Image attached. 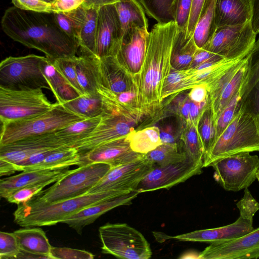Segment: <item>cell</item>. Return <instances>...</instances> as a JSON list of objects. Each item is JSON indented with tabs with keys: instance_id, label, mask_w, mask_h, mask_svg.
<instances>
[{
	"instance_id": "6da1fadb",
	"label": "cell",
	"mask_w": 259,
	"mask_h": 259,
	"mask_svg": "<svg viewBox=\"0 0 259 259\" xmlns=\"http://www.w3.org/2000/svg\"><path fill=\"white\" fill-rule=\"evenodd\" d=\"M4 32L23 45L42 52L52 61L74 57L78 42L64 32L57 24L53 12L8 8L1 21Z\"/></svg>"
},
{
	"instance_id": "7a4b0ae2",
	"label": "cell",
	"mask_w": 259,
	"mask_h": 259,
	"mask_svg": "<svg viewBox=\"0 0 259 259\" xmlns=\"http://www.w3.org/2000/svg\"><path fill=\"white\" fill-rule=\"evenodd\" d=\"M177 31L175 21L157 23L149 32L146 52L138 79V104L144 117L161 105V92L172 68L171 56Z\"/></svg>"
},
{
	"instance_id": "3957f363",
	"label": "cell",
	"mask_w": 259,
	"mask_h": 259,
	"mask_svg": "<svg viewBox=\"0 0 259 259\" xmlns=\"http://www.w3.org/2000/svg\"><path fill=\"white\" fill-rule=\"evenodd\" d=\"M127 193L106 191L83 195L51 203L28 201L18 205L14 221L23 227L55 225L91 205Z\"/></svg>"
},
{
	"instance_id": "277c9868",
	"label": "cell",
	"mask_w": 259,
	"mask_h": 259,
	"mask_svg": "<svg viewBox=\"0 0 259 259\" xmlns=\"http://www.w3.org/2000/svg\"><path fill=\"white\" fill-rule=\"evenodd\" d=\"M259 151V116L241 107L214 143L203 164L211 166L230 155Z\"/></svg>"
},
{
	"instance_id": "5b68a950",
	"label": "cell",
	"mask_w": 259,
	"mask_h": 259,
	"mask_svg": "<svg viewBox=\"0 0 259 259\" xmlns=\"http://www.w3.org/2000/svg\"><path fill=\"white\" fill-rule=\"evenodd\" d=\"M108 164L94 162L71 169L54 184L42 190L30 200L36 203H51L87 194L111 168Z\"/></svg>"
},
{
	"instance_id": "8992f818",
	"label": "cell",
	"mask_w": 259,
	"mask_h": 259,
	"mask_svg": "<svg viewBox=\"0 0 259 259\" xmlns=\"http://www.w3.org/2000/svg\"><path fill=\"white\" fill-rule=\"evenodd\" d=\"M85 119L67 110L57 102L49 111L39 115L2 124L0 145L28 137L47 134Z\"/></svg>"
},
{
	"instance_id": "52a82bcc",
	"label": "cell",
	"mask_w": 259,
	"mask_h": 259,
	"mask_svg": "<svg viewBox=\"0 0 259 259\" xmlns=\"http://www.w3.org/2000/svg\"><path fill=\"white\" fill-rule=\"evenodd\" d=\"M102 252L126 259L151 257L150 245L143 234L125 223H107L99 229Z\"/></svg>"
},
{
	"instance_id": "ba28073f",
	"label": "cell",
	"mask_w": 259,
	"mask_h": 259,
	"mask_svg": "<svg viewBox=\"0 0 259 259\" xmlns=\"http://www.w3.org/2000/svg\"><path fill=\"white\" fill-rule=\"evenodd\" d=\"M42 89L10 88L0 86L2 124L41 114L53 106Z\"/></svg>"
},
{
	"instance_id": "9c48e42d",
	"label": "cell",
	"mask_w": 259,
	"mask_h": 259,
	"mask_svg": "<svg viewBox=\"0 0 259 259\" xmlns=\"http://www.w3.org/2000/svg\"><path fill=\"white\" fill-rule=\"evenodd\" d=\"M256 36L251 21L242 24L222 26L217 28L202 48L226 60H241L251 52Z\"/></svg>"
},
{
	"instance_id": "30bf717a",
	"label": "cell",
	"mask_w": 259,
	"mask_h": 259,
	"mask_svg": "<svg viewBox=\"0 0 259 259\" xmlns=\"http://www.w3.org/2000/svg\"><path fill=\"white\" fill-rule=\"evenodd\" d=\"M45 58L34 54L7 57L0 63V86L50 90L40 68Z\"/></svg>"
},
{
	"instance_id": "8fae6325",
	"label": "cell",
	"mask_w": 259,
	"mask_h": 259,
	"mask_svg": "<svg viewBox=\"0 0 259 259\" xmlns=\"http://www.w3.org/2000/svg\"><path fill=\"white\" fill-rule=\"evenodd\" d=\"M214 178L226 191L237 192L248 188L256 179L259 157L249 152L224 157L214 163Z\"/></svg>"
},
{
	"instance_id": "7c38bea8",
	"label": "cell",
	"mask_w": 259,
	"mask_h": 259,
	"mask_svg": "<svg viewBox=\"0 0 259 259\" xmlns=\"http://www.w3.org/2000/svg\"><path fill=\"white\" fill-rule=\"evenodd\" d=\"M67 146L55 132L28 137L0 145V176L11 175L16 171L14 165L31 155L45 150Z\"/></svg>"
},
{
	"instance_id": "4fadbf2b",
	"label": "cell",
	"mask_w": 259,
	"mask_h": 259,
	"mask_svg": "<svg viewBox=\"0 0 259 259\" xmlns=\"http://www.w3.org/2000/svg\"><path fill=\"white\" fill-rule=\"evenodd\" d=\"M145 154L134 161L111 167L87 194L111 191L129 193L136 190L141 181L154 167Z\"/></svg>"
},
{
	"instance_id": "5bb4252c",
	"label": "cell",
	"mask_w": 259,
	"mask_h": 259,
	"mask_svg": "<svg viewBox=\"0 0 259 259\" xmlns=\"http://www.w3.org/2000/svg\"><path fill=\"white\" fill-rule=\"evenodd\" d=\"M202 164L187 157L183 161L154 167L141 181L136 191L139 193L169 189L202 172Z\"/></svg>"
},
{
	"instance_id": "9a60e30c",
	"label": "cell",
	"mask_w": 259,
	"mask_h": 259,
	"mask_svg": "<svg viewBox=\"0 0 259 259\" xmlns=\"http://www.w3.org/2000/svg\"><path fill=\"white\" fill-rule=\"evenodd\" d=\"M100 123L85 138L73 145L80 155L107 142L127 137L137 124L119 115L104 110Z\"/></svg>"
},
{
	"instance_id": "2e32d148",
	"label": "cell",
	"mask_w": 259,
	"mask_h": 259,
	"mask_svg": "<svg viewBox=\"0 0 259 259\" xmlns=\"http://www.w3.org/2000/svg\"><path fill=\"white\" fill-rule=\"evenodd\" d=\"M200 259L259 258V227L236 238L210 243L198 254Z\"/></svg>"
},
{
	"instance_id": "e0dca14e",
	"label": "cell",
	"mask_w": 259,
	"mask_h": 259,
	"mask_svg": "<svg viewBox=\"0 0 259 259\" xmlns=\"http://www.w3.org/2000/svg\"><path fill=\"white\" fill-rule=\"evenodd\" d=\"M123 32L114 5L98 10L95 55L99 58L116 56L120 47Z\"/></svg>"
},
{
	"instance_id": "ac0fdd59",
	"label": "cell",
	"mask_w": 259,
	"mask_h": 259,
	"mask_svg": "<svg viewBox=\"0 0 259 259\" xmlns=\"http://www.w3.org/2000/svg\"><path fill=\"white\" fill-rule=\"evenodd\" d=\"M144 155L134 151L127 137L103 144L80 155L78 166L94 162L107 163L112 167L138 159Z\"/></svg>"
},
{
	"instance_id": "d6986e66",
	"label": "cell",
	"mask_w": 259,
	"mask_h": 259,
	"mask_svg": "<svg viewBox=\"0 0 259 259\" xmlns=\"http://www.w3.org/2000/svg\"><path fill=\"white\" fill-rule=\"evenodd\" d=\"M149 37L146 28H136L123 36L116 57L119 63L137 80L145 58Z\"/></svg>"
},
{
	"instance_id": "ffe728a7",
	"label": "cell",
	"mask_w": 259,
	"mask_h": 259,
	"mask_svg": "<svg viewBox=\"0 0 259 259\" xmlns=\"http://www.w3.org/2000/svg\"><path fill=\"white\" fill-rule=\"evenodd\" d=\"M139 194L135 190L100 201L84 208L61 223L67 224L80 234L85 226L93 223L101 215L115 207L130 204Z\"/></svg>"
},
{
	"instance_id": "44dd1931",
	"label": "cell",
	"mask_w": 259,
	"mask_h": 259,
	"mask_svg": "<svg viewBox=\"0 0 259 259\" xmlns=\"http://www.w3.org/2000/svg\"><path fill=\"white\" fill-rule=\"evenodd\" d=\"M71 170L68 168L27 170L2 179L0 181L1 197L6 199L15 191L26 186L44 183L49 185L57 181Z\"/></svg>"
},
{
	"instance_id": "7402d4cb",
	"label": "cell",
	"mask_w": 259,
	"mask_h": 259,
	"mask_svg": "<svg viewBox=\"0 0 259 259\" xmlns=\"http://www.w3.org/2000/svg\"><path fill=\"white\" fill-rule=\"evenodd\" d=\"M253 229V221L239 216L235 222L228 225L196 230L170 238L184 241L211 243L237 238L251 231Z\"/></svg>"
},
{
	"instance_id": "603a6c76",
	"label": "cell",
	"mask_w": 259,
	"mask_h": 259,
	"mask_svg": "<svg viewBox=\"0 0 259 259\" xmlns=\"http://www.w3.org/2000/svg\"><path fill=\"white\" fill-rule=\"evenodd\" d=\"M100 59L101 85L116 93L138 90V80L118 61L115 56Z\"/></svg>"
},
{
	"instance_id": "cb8c5ba5",
	"label": "cell",
	"mask_w": 259,
	"mask_h": 259,
	"mask_svg": "<svg viewBox=\"0 0 259 259\" xmlns=\"http://www.w3.org/2000/svg\"><path fill=\"white\" fill-rule=\"evenodd\" d=\"M217 28L242 24L251 18L250 0H215Z\"/></svg>"
},
{
	"instance_id": "d4e9b609",
	"label": "cell",
	"mask_w": 259,
	"mask_h": 259,
	"mask_svg": "<svg viewBox=\"0 0 259 259\" xmlns=\"http://www.w3.org/2000/svg\"><path fill=\"white\" fill-rule=\"evenodd\" d=\"M75 59L77 80L84 95L98 93L101 85L100 59L94 55H81Z\"/></svg>"
},
{
	"instance_id": "484cf974",
	"label": "cell",
	"mask_w": 259,
	"mask_h": 259,
	"mask_svg": "<svg viewBox=\"0 0 259 259\" xmlns=\"http://www.w3.org/2000/svg\"><path fill=\"white\" fill-rule=\"evenodd\" d=\"M250 73L249 55L244 58L217 100L210 106L214 120L232 99L240 92L243 95Z\"/></svg>"
},
{
	"instance_id": "4316f807",
	"label": "cell",
	"mask_w": 259,
	"mask_h": 259,
	"mask_svg": "<svg viewBox=\"0 0 259 259\" xmlns=\"http://www.w3.org/2000/svg\"><path fill=\"white\" fill-rule=\"evenodd\" d=\"M114 5L119 16L123 36L130 34L136 28H148L145 10L139 0H121Z\"/></svg>"
},
{
	"instance_id": "83f0119b",
	"label": "cell",
	"mask_w": 259,
	"mask_h": 259,
	"mask_svg": "<svg viewBox=\"0 0 259 259\" xmlns=\"http://www.w3.org/2000/svg\"><path fill=\"white\" fill-rule=\"evenodd\" d=\"M20 249L36 254L51 256V245L45 232L40 228L25 227L13 232Z\"/></svg>"
},
{
	"instance_id": "f1b7e54d",
	"label": "cell",
	"mask_w": 259,
	"mask_h": 259,
	"mask_svg": "<svg viewBox=\"0 0 259 259\" xmlns=\"http://www.w3.org/2000/svg\"><path fill=\"white\" fill-rule=\"evenodd\" d=\"M186 35V31L177 28L171 56V67L177 70L189 68L198 48L193 36L187 37Z\"/></svg>"
},
{
	"instance_id": "f546056e",
	"label": "cell",
	"mask_w": 259,
	"mask_h": 259,
	"mask_svg": "<svg viewBox=\"0 0 259 259\" xmlns=\"http://www.w3.org/2000/svg\"><path fill=\"white\" fill-rule=\"evenodd\" d=\"M62 104L68 111L84 118H91L102 115L104 103L101 94L82 95Z\"/></svg>"
},
{
	"instance_id": "4dcf8cb0",
	"label": "cell",
	"mask_w": 259,
	"mask_h": 259,
	"mask_svg": "<svg viewBox=\"0 0 259 259\" xmlns=\"http://www.w3.org/2000/svg\"><path fill=\"white\" fill-rule=\"evenodd\" d=\"M215 0H208L195 26L193 38L198 48H202L217 29L214 7Z\"/></svg>"
},
{
	"instance_id": "1f68e13d",
	"label": "cell",
	"mask_w": 259,
	"mask_h": 259,
	"mask_svg": "<svg viewBox=\"0 0 259 259\" xmlns=\"http://www.w3.org/2000/svg\"><path fill=\"white\" fill-rule=\"evenodd\" d=\"M127 138L132 149L141 154H146L162 144L159 130L156 125L135 130Z\"/></svg>"
},
{
	"instance_id": "d6a6232c",
	"label": "cell",
	"mask_w": 259,
	"mask_h": 259,
	"mask_svg": "<svg viewBox=\"0 0 259 259\" xmlns=\"http://www.w3.org/2000/svg\"><path fill=\"white\" fill-rule=\"evenodd\" d=\"M97 14L98 10L85 9L77 40L81 55H95Z\"/></svg>"
},
{
	"instance_id": "836d02e7",
	"label": "cell",
	"mask_w": 259,
	"mask_h": 259,
	"mask_svg": "<svg viewBox=\"0 0 259 259\" xmlns=\"http://www.w3.org/2000/svg\"><path fill=\"white\" fill-rule=\"evenodd\" d=\"M101 116L77 121L55 132L56 134L68 146L87 137L97 127Z\"/></svg>"
},
{
	"instance_id": "e575fe53",
	"label": "cell",
	"mask_w": 259,
	"mask_h": 259,
	"mask_svg": "<svg viewBox=\"0 0 259 259\" xmlns=\"http://www.w3.org/2000/svg\"><path fill=\"white\" fill-rule=\"evenodd\" d=\"M145 156L154 167L179 162L187 157L182 142L178 144H161L145 154Z\"/></svg>"
},
{
	"instance_id": "d590c367",
	"label": "cell",
	"mask_w": 259,
	"mask_h": 259,
	"mask_svg": "<svg viewBox=\"0 0 259 259\" xmlns=\"http://www.w3.org/2000/svg\"><path fill=\"white\" fill-rule=\"evenodd\" d=\"M80 154L73 147L56 149L50 153L39 165L31 170L61 169L80 164Z\"/></svg>"
},
{
	"instance_id": "8d00e7d4",
	"label": "cell",
	"mask_w": 259,
	"mask_h": 259,
	"mask_svg": "<svg viewBox=\"0 0 259 259\" xmlns=\"http://www.w3.org/2000/svg\"><path fill=\"white\" fill-rule=\"evenodd\" d=\"M181 141L188 157L203 165L204 151L197 127L191 123H186L181 135Z\"/></svg>"
},
{
	"instance_id": "74e56055",
	"label": "cell",
	"mask_w": 259,
	"mask_h": 259,
	"mask_svg": "<svg viewBox=\"0 0 259 259\" xmlns=\"http://www.w3.org/2000/svg\"><path fill=\"white\" fill-rule=\"evenodd\" d=\"M84 11L85 9L80 6L77 9L67 13H54L58 26L68 36L77 42Z\"/></svg>"
},
{
	"instance_id": "f35d334b",
	"label": "cell",
	"mask_w": 259,
	"mask_h": 259,
	"mask_svg": "<svg viewBox=\"0 0 259 259\" xmlns=\"http://www.w3.org/2000/svg\"><path fill=\"white\" fill-rule=\"evenodd\" d=\"M145 13L157 23L175 21L173 8L176 0H139Z\"/></svg>"
},
{
	"instance_id": "ab89813d",
	"label": "cell",
	"mask_w": 259,
	"mask_h": 259,
	"mask_svg": "<svg viewBox=\"0 0 259 259\" xmlns=\"http://www.w3.org/2000/svg\"><path fill=\"white\" fill-rule=\"evenodd\" d=\"M197 129L204 151V162L215 141V120L209 105L203 112Z\"/></svg>"
},
{
	"instance_id": "60d3db41",
	"label": "cell",
	"mask_w": 259,
	"mask_h": 259,
	"mask_svg": "<svg viewBox=\"0 0 259 259\" xmlns=\"http://www.w3.org/2000/svg\"><path fill=\"white\" fill-rule=\"evenodd\" d=\"M160 137L162 144L181 143V137L186 122L176 115L165 117L158 122Z\"/></svg>"
},
{
	"instance_id": "b9f144b4",
	"label": "cell",
	"mask_w": 259,
	"mask_h": 259,
	"mask_svg": "<svg viewBox=\"0 0 259 259\" xmlns=\"http://www.w3.org/2000/svg\"><path fill=\"white\" fill-rule=\"evenodd\" d=\"M242 96V91L236 95L224 108L215 119V141L229 125L240 109Z\"/></svg>"
},
{
	"instance_id": "7bdbcfd3",
	"label": "cell",
	"mask_w": 259,
	"mask_h": 259,
	"mask_svg": "<svg viewBox=\"0 0 259 259\" xmlns=\"http://www.w3.org/2000/svg\"><path fill=\"white\" fill-rule=\"evenodd\" d=\"M40 68L55 97L63 87L69 84L52 61L46 57L40 64Z\"/></svg>"
},
{
	"instance_id": "ee69618b",
	"label": "cell",
	"mask_w": 259,
	"mask_h": 259,
	"mask_svg": "<svg viewBox=\"0 0 259 259\" xmlns=\"http://www.w3.org/2000/svg\"><path fill=\"white\" fill-rule=\"evenodd\" d=\"M75 56L57 59L52 61V62L67 81L80 95H84V93L78 83L77 78L75 69Z\"/></svg>"
},
{
	"instance_id": "f6af8a7d",
	"label": "cell",
	"mask_w": 259,
	"mask_h": 259,
	"mask_svg": "<svg viewBox=\"0 0 259 259\" xmlns=\"http://www.w3.org/2000/svg\"><path fill=\"white\" fill-rule=\"evenodd\" d=\"M186 74V70L171 68L163 84L160 97L161 102L168 96L179 94L180 87Z\"/></svg>"
},
{
	"instance_id": "bcb514c9",
	"label": "cell",
	"mask_w": 259,
	"mask_h": 259,
	"mask_svg": "<svg viewBox=\"0 0 259 259\" xmlns=\"http://www.w3.org/2000/svg\"><path fill=\"white\" fill-rule=\"evenodd\" d=\"M20 248L14 233L1 231L0 232V258H16Z\"/></svg>"
},
{
	"instance_id": "7dc6e473",
	"label": "cell",
	"mask_w": 259,
	"mask_h": 259,
	"mask_svg": "<svg viewBox=\"0 0 259 259\" xmlns=\"http://www.w3.org/2000/svg\"><path fill=\"white\" fill-rule=\"evenodd\" d=\"M46 183L26 186L13 192L6 199L10 203L20 205L25 203L35 196L47 186Z\"/></svg>"
},
{
	"instance_id": "c3c4849f",
	"label": "cell",
	"mask_w": 259,
	"mask_h": 259,
	"mask_svg": "<svg viewBox=\"0 0 259 259\" xmlns=\"http://www.w3.org/2000/svg\"><path fill=\"white\" fill-rule=\"evenodd\" d=\"M192 0H176L174 8V16L177 28L187 32L191 13Z\"/></svg>"
},
{
	"instance_id": "681fc988",
	"label": "cell",
	"mask_w": 259,
	"mask_h": 259,
	"mask_svg": "<svg viewBox=\"0 0 259 259\" xmlns=\"http://www.w3.org/2000/svg\"><path fill=\"white\" fill-rule=\"evenodd\" d=\"M239 216L253 221L255 213L259 210V203L253 197L248 188L244 191L243 197L236 203Z\"/></svg>"
},
{
	"instance_id": "f907efd6",
	"label": "cell",
	"mask_w": 259,
	"mask_h": 259,
	"mask_svg": "<svg viewBox=\"0 0 259 259\" xmlns=\"http://www.w3.org/2000/svg\"><path fill=\"white\" fill-rule=\"evenodd\" d=\"M51 256L52 259H93L94 258V255L89 251L66 247L52 246Z\"/></svg>"
},
{
	"instance_id": "816d5d0a",
	"label": "cell",
	"mask_w": 259,
	"mask_h": 259,
	"mask_svg": "<svg viewBox=\"0 0 259 259\" xmlns=\"http://www.w3.org/2000/svg\"><path fill=\"white\" fill-rule=\"evenodd\" d=\"M250 56V73L245 91L248 92L259 79V38L256 40Z\"/></svg>"
},
{
	"instance_id": "f5cc1de1",
	"label": "cell",
	"mask_w": 259,
	"mask_h": 259,
	"mask_svg": "<svg viewBox=\"0 0 259 259\" xmlns=\"http://www.w3.org/2000/svg\"><path fill=\"white\" fill-rule=\"evenodd\" d=\"M241 106L259 116V79L242 97Z\"/></svg>"
},
{
	"instance_id": "db71d44e",
	"label": "cell",
	"mask_w": 259,
	"mask_h": 259,
	"mask_svg": "<svg viewBox=\"0 0 259 259\" xmlns=\"http://www.w3.org/2000/svg\"><path fill=\"white\" fill-rule=\"evenodd\" d=\"M208 0H192L186 36L192 37L195 26Z\"/></svg>"
},
{
	"instance_id": "11a10c76",
	"label": "cell",
	"mask_w": 259,
	"mask_h": 259,
	"mask_svg": "<svg viewBox=\"0 0 259 259\" xmlns=\"http://www.w3.org/2000/svg\"><path fill=\"white\" fill-rule=\"evenodd\" d=\"M12 3L22 10L51 13V3L44 0H12Z\"/></svg>"
},
{
	"instance_id": "9f6ffc18",
	"label": "cell",
	"mask_w": 259,
	"mask_h": 259,
	"mask_svg": "<svg viewBox=\"0 0 259 259\" xmlns=\"http://www.w3.org/2000/svg\"><path fill=\"white\" fill-rule=\"evenodd\" d=\"M224 59L221 56L203 48H197L189 69L195 68L205 63Z\"/></svg>"
},
{
	"instance_id": "6f0895ef",
	"label": "cell",
	"mask_w": 259,
	"mask_h": 259,
	"mask_svg": "<svg viewBox=\"0 0 259 259\" xmlns=\"http://www.w3.org/2000/svg\"><path fill=\"white\" fill-rule=\"evenodd\" d=\"M84 0H55L51 3L50 10L53 13H67L82 5Z\"/></svg>"
},
{
	"instance_id": "680465c9",
	"label": "cell",
	"mask_w": 259,
	"mask_h": 259,
	"mask_svg": "<svg viewBox=\"0 0 259 259\" xmlns=\"http://www.w3.org/2000/svg\"><path fill=\"white\" fill-rule=\"evenodd\" d=\"M208 105V101L197 103L191 101L189 123H191L198 127L200 119Z\"/></svg>"
},
{
	"instance_id": "91938a15",
	"label": "cell",
	"mask_w": 259,
	"mask_h": 259,
	"mask_svg": "<svg viewBox=\"0 0 259 259\" xmlns=\"http://www.w3.org/2000/svg\"><path fill=\"white\" fill-rule=\"evenodd\" d=\"M189 91L188 95L191 101L197 103L208 101V91L206 85H197Z\"/></svg>"
},
{
	"instance_id": "94428289",
	"label": "cell",
	"mask_w": 259,
	"mask_h": 259,
	"mask_svg": "<svg viewBox=\"0 0 259 259\" xmlns=\"http://www.w3.org/2000/svg\"><path fill=\"white\" fill-rule=\"evenodd\" d=\"M251 6V24L257 35L259 34V0H250Z\"/></svg>"
},
{
	"instance_id": "6125c7cd",
	"label": "cell",
	"mask_w": 259,
	"mask_h": 259,
	"mask_svg": "<svg viewBox=\"0 0 259 259\" xmlns=\"http://www.w3.org/2000/svg\"><path fill=\"white\" fill-rule=\"evenodd\" d=\"M121 0H84L82 6L85 9L98 10L102 7L115 4Z\"/></svg>"
},
{
	"instance_id": "be15d7a7",
	"label": "cell",
	"mask_w": 259,
	"mask_h": 259,
	"mask_svg": "<svg viewBox=\"0 0 259 259\" xmlns=\"http://www.w3.org/2000/svg\"><path fill=\"white\" fill-rule=\"evenodd\" d=\"M16 258H48L49 257L42 255L36 254L20 250Z\"/></svg>"
},
{
	"instance_id": "e7e4bbea",
	"label": "cell",
	"mask_w": 259,
	"mask_h": 259,
	"mask_svg": "<svg viewBox=\"0 0 259 259\" xmlns=\"http://www.w3.org/2000/svg\"><path fill=\"white\" fill-rule=\"evenodd\" d=\"M256 179L257 180V181H258L259 182V169L257 172V174H256Z\"/></svg>"
},
{
	"instance_id": "03108f58",
	"label": "cell",
	"mask_w": 259,
	"mask_h": 259,
	"mask_svg": "<svg viewBox=\"0 0 259 259\" xmlns=\"http://www.w3.org/2000/svg\"><path fill=\"white\" fill-rule=\"evenodd\" d=\"M48 3H52L54 2L55 0H44Z\"/></svg>"
}]
</instances>
